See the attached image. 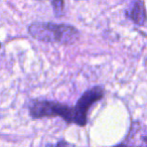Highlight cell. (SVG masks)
<instances>
[{
	"label": "cell",
	"instance_id": "cell-1",
	"mask_svg": "<svg viewBox=\"0 0 147 147\" xmlns=\"http://www.w3.org/2000/svg\"><path fill=\"white\" fill-rule=\"evenodd\" d=\"M28 33L36 40L61 45H74L80 38L79 29L65 23L33 22L28 26Z\"/></svg>",
	"mask_w": 147,
	"mask_h": 147
},
{
	"label": "cell",
	"instance_id": "cell-2",
	"mask_svg": "<svg viewBox=\"0 0 147 147\" xmlns=\"http://www.w3.org/2000/svg\"><path fill=\"white\" fill-rule=\"evenodd\" d=\"M31 118L42 119L59 117L67 124L75 122V109L67 104L49 100H31L28 104Z\"/></svg>",
	"mask_w": 147,
	"mask_h": 147
},
{
	"label": "cell",
	"instance_id": "cell-3",
	"mask_svg": "<svg viewBox=\"0 0 147 147\" xmlns=\"http://www.w3.org/2000/svg\"><path fill=\"white\" fill-rule=\"evenodd\" d=\"M105 90L101 86H95L83 93L77 102L75 109V122L74 124L80 127H85L88 123V112L96 102L104 98Z\"/></svg>",
	"mask_w": 147,
	"mask_h": 147
},
{
	"label": "cell",
	"instance_id": "cell-4",
	"mask_svg": "<svg viewBox=\"0 0 147 147\" xmlns=\"http://www.w3.org/2000/svg\"><path fill=\"white\" fill-rule=\"evenodd\" d=\"M125 14L128 19H130L132 22L137 25H144L145 21L147 19V12L145 8L144 0H135L132 4L128 7Z\"/></svg>",
	"mask_w": 147,
	"mask_h": 147
},
{
	"label": "cell",
	"instance_id": "cell-5",
	"mask_svg": "<svg viewBox=\"0 0 147 147\" xmlns=\"http://www.w3.org/2000/svg\"><path fill=\"white\" fill-rule=\"evenodd\" d=\"M51 6L55 16H63V9H65V0H51Z\"/></svg>",
	"mask_w": 147,
	"mask_h": 147
},
{
	"label": "cell",
	"instance_id": "cell-6",
	"mask_svg": "<svg viewBox=\"0 0 147 147\" xmlns=\"http://www.w3.org/2000/svg\"><path fill=\"white\" fill-rule=\"evenodd\" d=\"M45 147H73V145L63 139V140L57 141V143H49Z\"/></svg>",
	"mask_w": 147,
	"mask_h": 147
},
{
	"label": "cell",
	"instance_id": "cell-7",
	"mask_svg": "<svg viewBox=\"0 0 147 147\" xmlns=\"http://www.w3.org/2000/svg\"><path fill=\"white\" fill-rule=\"evenodd\" d=\"M112 147H134V146H130V145H127V144H125V143H120V144H117Z\"/></svg>",
	"mask_w": 147,
	"mask_h": 147
},
{
	"label": "cell",
	"instance_id": "cell-8",
	"mask_svg": "<svg viewBox=\"0 0 147 147\" xmlns=\"http://www.w3.org/2000/svg\"><path fill=\"white\" fill-rule=\"evenodd\" d=\"M143 141L145 142V145H146V147H147V136L143 137Z\"/></svg>",
	"mask_w": 147,
	"mask_h": 147
},
{
	"label": "cell",
	"instance_id": "cell-9",
	"mask_svg": "<svg viewBox=\"0 0 147 147\" xmlns=\"http://www.w3.org/2000/svg\"><path fill=\"white\" fill-rule=\"evenodd\" d=\"M0 49H1V42H0Z\"/></svg>",
	"mask_w": 147,
	"mask_h": 147
}]
</instances>
